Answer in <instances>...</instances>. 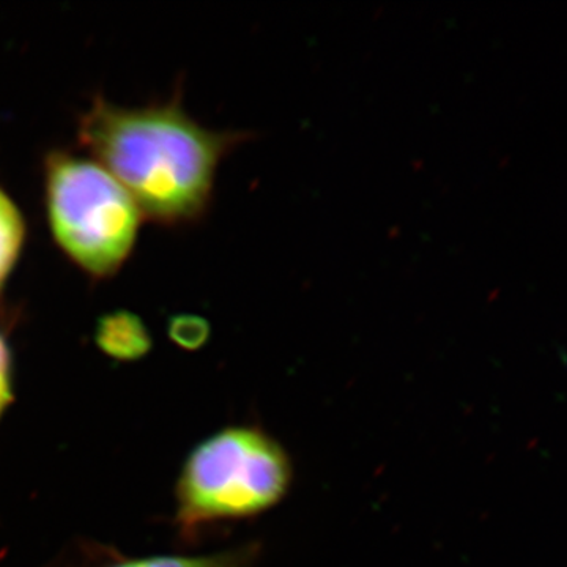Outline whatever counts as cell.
Wrapping results in <instances>:
<instances>
[{
    "label": "cell",
    "mask_w": 567,
    "mask_h": 567,
    "mask_svg": "<svg viewBox=\"0 0 567 567\" xmlns=\"http://www.w3.org/2000/svg\"><path fill=\"white\" fill-rule=\"evenodd\" d=\"M78 136L142 215L185 224L208 210L219 163L252 133L205 128L178 100L122 107L99 96L82 115Z\"/></svg>",
    "instance_id": "6da1fadb"
},
{
    "label": "cell",
    "mask_w": 567,
    "mask_h": 567,
    "mask_svg": "<svg viewBox=\"0 0 567 567\" xmlns=\"http://www.w3.org/2000/svg\"><path fill=\"white\" fill-rule=\"evenodd\" d=\"M293 466L281 443L262 429L227 427L194 447L177 483V524L186 535L259 516L282 502Z\"/></svg>",
    "instance_id": "7a4b0ae2"
},
{
    "label": "cell",
    "mask_w": 567,
    "mask_h": 567,
    "mask_svg": "<svg viewBox=\"0 0 567 567\" xmlns=\"http://www.w3.org/2000/svg\"><path fill=\"white\" fill-rule=\"evenodd\" d=\"M48 215L63 252L93 278H107L136 241L142 213L130 193L93 159L51 152L44 163Z\"/></svg>",
    "instance_id": "3957f363"
},
{
    "label": "cell",
    "mask_w": 567,
    "mask_h": 567,
    "mask_svg": "<svg viewBox=\"0 0 567 567\" xmlns=\"http://www.w3.org/2000/svg\"><path fill=\"white\" fill-rule=\"evenodd\" d=\"M96 341L104 353L118 360H137L151 350L152 341L140 317L114 312L103 317L96 330Z\"/></svg>",
    "instance_id": "277c9868"
},
{
    "label": "cell",
    "mask_w": 567,
    "mask_h": 567,
    "mask_svg": "<svg viewBox=\"0 0 567 567\" xmlns=\"http://www.w3.org/2000/svg\"><path fill=\"white\" fill-rule=\"evenodd\" d=\"M260 555L259 544L230 548L205 557H148L122 559L102 567H252Z\"/></svg>",
    "instance_id": "5b68a950"
},
{
    "label": "cell",
    "mask_w": 567,
    "mask_h": 567,
    "mask_svg": "<svg viewBox=\"0 0 567 567\" xmlns=\"http://www.w3.org/2000/svg\"><path fill=\"white\" fill-rule=\"evenodd\" d=\"M24 241V221L17 205L0 189V286L9 276Z\"/></svg>",
    "instance_id": "8992f818"
},
{
    "label": "cell",
    "mask_w": 567,
    "mask_h": 567,
    "mask_svg": "<svg viewBox=\"0 0 567 567\" xmlns=\"http://www.w3.org/2000/svg\"><path fill=\"white\" fill-rule=\"evenodd\" d=\"M210 333V327L200 317H177L171 324V336L185 349H197L204 344Z\"/></svg>",
    "instance_id": "52a82bcc"
},
{
    "label": "cell",
    "mask_w": 567,
    "mask_h": 567,
    "mask_svg": "<svg viewBox=\"0 0 567 567\" xmlns=\"http://www.w3.org/2000/svg\"><path fill=\"white\" fill-rule=\"evenodd\" d=\"M11 402H13V390H11L10 350L0 336V416L9 409Z\"/></svg>",
    "instance_id": "ba28073f"
}]
</instances>
